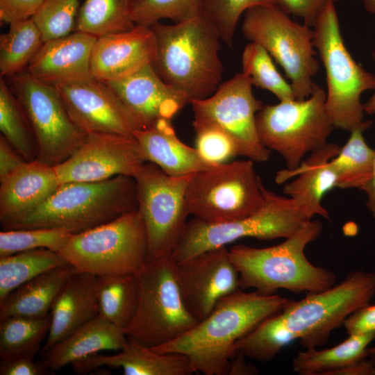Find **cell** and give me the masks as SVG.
Returning a JSON list of instances; mask_svg holds the SVG:
<instances>
[{
  "instance_id": "cell-1",
  "label": "cell",
  "mask_w": 375,
  "mask_h": 375,
  "mask_svg": "<svg viewBox=\"0 0 375 375\" xmlns=\"http://www.w3.org/2000/svg\"><path fill=\"white\" fill-rule=\"evenodd\" d=\"M375 295V272L353 271L341 282L299 301L288 299L281 310L262 320L235 344L234 351L266 362L291 342L304 349L325 344L333 330Z\"/></svg>"
},
{
  "instance_id": "cell-2",
  "label": "cell",
  "mask_w": 375,
  "mask_h": 375,
  "mask_svg": "<svg viewBox=\"0 0 375 375\" xmlns=\"http://www.w3.org/2000/svg\"><path fill=\"white\" fill-rule=\"evenodd\" d=\"M288 299L238 290L222 298L203 319L178 338L156 347L159 353L186 356L194 372L228 375L235 343L265 318L279 312Z\"/></svg>"
},
{
  "instance_id": "cell-3",
  "label": "cell",
  "mask_w": 375,
  "mask_h": 375,
  "mask_svg": "<svg viewBox=\"0 0 375 375\" xmlns=\"http://www.w3.org/2000/svg\"><path fill=\"white\" fill-rule=\"evenodd\" d=\"M156 42L152 66L169 85L188 100L207 98L221 84V40L215 28L199 13L174 24L150 26Z\"/></svg>"
},
{
  "instance_id": "cell-4",
  "label": "cell",
  "mask_w": 375,
  "mask_h": 375,
  "mask_svg": "<svg viewBox=\"0 0 375 375\" xmlns=\"http://www.w3.org/2000/svg\"><path fill=\"white\" fill-rule=\"evenodd\" d=\"M322 231V223L311 219L277 245L231 247L230 256L239 274L240 289L253 288L269 295L279 290L316 293L333 286L336 282L334 272L312 264L304 252Z\"/></svg>"
},
{
  "instance_id": "cell-5",
  "label": "cell",
  "mask_w": 375,
  "mask_h": 375,
  "mask_svg": "<svg viewBox=\"0 0 375 375\" xmlns=\"http://www.w3.org/2000/svg\"><path fill=\"white\" fill-rule=\"evenodd\" d=\"M137 208L135 178L119 175L101 181L60 184L41 205L1 228H58L74 235Z\"/></svg>"
},
{
  "instance_id": "cell-6",
  "label": "cell",
  "mask_w": 375,
  "mask_h": 375,
  "mask_svg": "<svg viewBox=\"0 0 375 375\" xmlns=\"http://www.w3.org/2000/svg\"><path fill=\"white\" fill-rule=\"evenodd\" d=\"M312 29L314 45L326 72L325 107L332 124L349 132L367 130L372 122L364 121L361 95L375 90V75L356 62L347 49L335 3L323 10Z\"/></svg>"
},
{
  "instance_id": "cell-7",
  "label": "cell",
  "mask_w": 375,
  "mask_h": 375,
  "mask_svg": "<svg viewBox=\"0 0 375 375\" xmlns=\"http://www.w3.org/2000/svg\"><path fill=\"white\" fill-rule=\"evenodd\" d=\"M78 272L97 276L137 274L147 261V237L138 208L71 236L58 253Z\"/></svg>"
},
{
  "instance_id": "cell-8",
  "label": "cell",
  "mask_w": 375,
  "mask_h": 375,
  "mask_svg": "<svg viewBox=\"0 0 375 375\" xmlns=\"http://www.w3.org/2000/svg\"><path fill=\"white\" fill-rule=\"evenodd\" d=\"M244 37L261 45L283 68L296 99L313 92V77L319 69L315 58L313 29L292 20L278 6H260L244 12Z\"/></svg>"
},
{
  "instance_id": "cell-9",
  "label": "cell",
  "mask_w": 375,
  "mask_h": 375,
  "mask_svg": "<svg viewBox=\"0 0 375 375\" xmlns=\"http://www.w3.org/2000/svg\"><path fill=\"white\" fill-rule=\"evenodd\" d=\"M136 274L139 302L126 335L156 347L178 338L199 322L185 306L176 262L171 257L148 260Z\"/></svg>"
},
{
  "instance_id": "cell-10",
  "label": "cell",
  "mask_w": 375,
  "mask_h": 375,
  "mask_svg": "<svg viewBox=\"0 0 375 375\" xmlns=\"http://www.w3.org/2000/svg\"><path fill=\"white\" fill-rule=\"evenodd\" d=\"M326 92L315 85L306 99L263 105L256 116L260 140L277 152L287 169L297 168L304 156L328 144L335 128L325 107Z\"/></svg>"
},
{
  "instance_id": "cell-11",
  "label": "cell",
  "mask_w": 375,
  "mask_h": 375,
  "mask_svg": "<svg viewBox=\"0 0 375 375\" xmlns=\"http://www.w3.org/2000/svg\"><path fill=\"white\" fill-rule=\"evenodd\" d=\"M264 195L262 207L242 218L218 224H209L196 218L188 222L172 259L178 263L244 238H287L309 221L291 198L278 195L265 187Z\"/></svg>"
},
{
  "instance_id": "cell-12",
  "label": "cell",
  "mask_w": 375,
  "mask_h": 375,
  "mask_svg": "<svg viewBox=\"0 0 375 375\" xmlns=\"http://www.w3.org/2000/svg\"><path fill=\"white\" fill-rule=\"evenodd\" d=\"M250 159L233 161L192 175L185 192L190 215L209 224L249 215L265 202L264 188Z\"/></svg>"
},
{
  "instance_id": "cell-13",
  "label": "cell",
  "mask_w": 375,
  "mask_h": 375,
  "mask_svg": "<svg viewBox=\"0 0 375 375\" xmlns=\"http://www.w3.org/2000/svg\"><path fill=\"white\" fill-rule=\"evenodd\" d=\"M7 81L31 128L38 160L56 166L83 143L86 134L71 119L55 86L43 83L26 70Z\"/></svg>"
},
{
  "instance_id": "cell-14",
  "label": "cell",
  "mask_w": 375,
  "mask_h": 375,
  "mask_svg": "<svg viewBox=\"0 0 375 375\" xmlns=\"http://www.w3.org/2000/svg\"><path fill=\"white\" fill-rule=\"evenodd\" d=\"M192 175L169 176L146 162L134 176L138 210L147 237V260L171 257L178 244L190 215L185 192Z\"/></svg>"
},
{
  "instance_id": "cell-15",
  "label": "cell",
  "mask_w": 375,
  "mask_h": 375,
  "mask_svg": "<svg viewBox=\"0 0 375 375\" xmlns=\"http://www.w3.org/2000/svg\"><path fill=\"white\" fill-rule=\"evenodd\" d=\"M252 85L249 76L238 73L210 97L190 103L194 118L209 121L225 131L234 140L239 156L262 162L269 159L270 150L258 133L256 116L263 105L253 95Z\"/></svg>"
},
{
  "instance_id": "cell-16",
  "label": "cell",
  "mask_w": 375,
  "mask_h": 375,
  "mask_svg": "<svg viewBox=\"0 0 375 375\" xmlns=\"http://www.w3.org/2000/svg\"><path fill=\"white\" fill-rule=\"evenodd\" d=\"M145 162L134 136L88 133L74 153L54 167L63 184L101 181L119 175L134 178Z\"/></svg>"
},
{
  "instance_id": "cell-17",
  "label": "cell",
  "mask_w": 375,
  "mask_h": 375,
  "mask_svg": "<svg viewBox=\"0 0 375 375\" xmlns=\"http://www.w3.org/2000/svg\"><path fill=\"white\" fill-rule=\"evenodd\" d=\"M176 272L185 306L199 321L220 299L240 289L238 272L226 246L176 263Z\"/></svg>"
},
{
  "instance_id": "cell-18",
  "label": "cell",
  "mask_w": 375,
  "mask_h": 375,
  "mask_svg": "<svg viewBox=\"0 0 375 375\" xmlns=\"http://www.w3.org/2000/svg\"><path fill=\"white\" fill-rule=\"evenodd\" d=\"M74 123L85 134L133 136L131 115L106 83L94 78L54 85Z\"/></svg>"
},
{
  "instance_id": "cell-19",
  "label": "cell",
  "mask_w": 375,
  "mask_h": 375,
  "mask_svg": "<svg viewBox=\"0 0 375 375\" xmlns=\"http://www.w3.org/2000/svg\"><path fill=\"white\" fill-rule=\"evenodd\" d=\"M120 99L138 130L170 119L188 103L187 98L167 84L148 64L122 79L106 83Z\"/></svg>"
},
{
  "instance_id": "cell-20",
  "label": "cell",
  "mask_w": 375,
  "mask_h": 375,
  "mask_svg": "<svg viewBox=\"0 0 375 375\" xmlns=\"http://www.w3.org/2000/svg\"><path fill=\"white\" fill-rule=\"evenodd\" d=\"M156 51V38L149 26L135 25L99 37L92 51L91 74L104 83L122 79L152 63Z\"/></svg>"
},
{
  "instance_id": "cell-21",
  "label": "cell",
  "mask_w": 375,
  "mask_h": 375,
  "mask_svg": "<svg viewBox=\"0 0 375 375\" xmlns=\"http://www.w3.org/2000/svg\"><path fill=\"white\" fill-rule=\"evenodd\" d=\"M340 149L337 144L328 143L310 153L297 168L280 170L276 174L275 180L278 184L294 178L284 185L283 192L309 220L315 215L329 219L322 200L326 193L336 188L337 175L331 160Z\"/></svg>"
},
{
  "instance_id": "cell-22",
  "label": "cell",
  "mask_w": 375,
  "mask_h": 375,
  "mask_svg": "<svg viewBox=\"0 0 375 375\" xmlns=\"http://www.w3.org/2000/svg\"><path fill=\"white\" fill-rule=\"evenodd\" d=\"M97 37L81 31L44 42L26 71L51 85L93 78L90 61Z\"/></svg>"
},
{
  "instance_id": "cell-23",
  "label": "cell",
  "mask_w": 375,
  "mask_h": 375,
  "mask_svg": "<svg viewBox=\"0 0 375 375\" xmlns=\"http://www.w3.org/2000/svg\"><path fill=\"white\" fill-rule=\"evenodd\" d=\"M60 185L54 166L38 159L24 161L0 180L1 224L41 205Z\"/></svg>"
},
{
  "instance_id": "cell-24",
  "label": "cell",
  "mask_w": 375,
  "mask_h": 375,
  "mask_svg": "<svg viewBox=\"0 0 375 375\" xmlns=\"http://www.w3.org/2000/svg\"><path fill=\"white\" fill-rule=\"evenodd\" d=\"M120 351L112 356L94 354L72 364L77 374H86L99 367L121 368L125 375H190L189 358L178 353H159L135 338L126 335Z\"/></svg>"
},
{
  "instance_id": "cell-25",
  "label": "cell",
  "mask_w": 375,
  "mask_h": 375,
  "mask_svg": "<svg viewBox=\"0 0 375 375\" xmlns=\"http://www.w3.org/2000/svg\"><path fill=\"white\" fill-rule=\"evenodd\" d=\"M133 136L145 162L156 165L169 176L192 175L217 166L206 160L196 148L183 143L170 119L136 130Z\"/></svg>"
},
{
  "instance_id": "cell-26",
  "label": "cell",
  "mask_w": 375,
  "mask_h": 375,
  "mask_svg": "<svg viewBox=\"0 0 375 375\" xmlns=\"http://www.w3.org/2000/svg\"><path fill=\"white\" fill-rule=\"evenodd\" d=\"M97 278L77 271L67 281L51 306L50 329L41 355L98 316Z\"/></svg>"
},
{
  "instance_id": "cell-27",
  "label": "cell",
  "mask_w": 375,
  "mask_h": 375,
  "mask_svg": "<svg viewBox=\"0 0 375 375\" xmlns=\"http://www.w3.org/2000/svg\"><path fill=\"white\" fill-rule=\"evenodd\" d=\"M126 336L98 315L50 348L39 361L51 371H57L99 351L121 350L126 342Z\"/></svg>"
},
{
  "instance_id": "cell-28",
  "label": "cell",
  "mask_w": 375,
  "mask_h": 375,
  "mask_svg": "<svg viewBox=\"0 0 375 375\" xmlns=\"http://www.w3.org/2000/svg\"><path fill=\"white\" fill-rule=\"evenodd\" d=\"M76 272L74 267L66 264L48 270L17 288L0 301V321L12 316L47 315L62 288Z\"/></svg>"
},
{
  "instance_id": "cell-29",
  "label": "cell",
  "mask_w": 375,
  "mask_h": 375,
  "mask_svg": "<svg viewBox=\"0 0 375 375\" xmlns=\"http://www.w3.org/2000/svg\"><path fill=\"white\" fill-rule=\"evenodd\" d=\"M374 339L375 332L350 334L333 347L299 351L292 360V369L300 375H340L368 357L369 345Z\"/></svg>"
},
{
  "instance_id": "cell-30",
  "label": "cell",
  "mask_w": 375,
  "mask_h": 375,
  "mask_svg": "<svg viewBox=\"0 0 375 375\" xmlns=\"http://www.w3.org/2000/svg\"><path fill=\"white\" fill-rule=\"evenodd\" d=\"M96 294L98 315L125 333L138 306L140 288L137 274L97 276Z\"/></svg>"
},
{
  "instance_id": "cell-31",
  "label": "cell",
  "mask_w": 375,
  "mask_h": 375,
  "mask_svg": "<svg viewBox=\"0 0 375 375\" xmlns=\"http://www.w3.org/2000/svg\"><path fill=\"white\" fill-rule=\"evenodd\" d=\"M134 0H84L80 6L75 31L97 38L133 28Z\"/></svg>"
},
{
  "instance_id": "cell-32",
  "label": "cell",
  "mask_w": 375,
  "mask_h": 375,
  "mask_svg": "<svg viewBox=\"0 0 375 375\" xmlns=\"http://www.w3.org/2000/svg\"><path fill=\"white\" fill-rule=\"evenodd\" d=\"M364 128L350 132L346 144L331 160L337 175L336 188H362L372 178L375 161V150L366 142Z\"/></svg>"
},
{
  "instance_id": "cell-33",
  "label": "cell",
  "mask_w": 375,
  "mask_h": 375,
  "mask_svg": "<svg viewBox=\"0 0 375 375\" xmlns=\"http://www.w3.org/2000/svg\"><path fill=\"white\" fill-rule=\"evenodd\" d=\"M51 313L41 317L12 316L0 321V358L28 356L34 359L47 337Z\"/></svg>"
},
{
  "instance_id": "cell-34",
  "label": "cell",
  "mask_w": 375,
  "mask_h": 375,
  "mask_svg": "<svg viewBox=\"0 0 375 375\" xmlns=\"http://www.w3.org/2000/svg\"><path fill=\"white\" fill-rule=\"evenodd\" d=\"M44 40L32 19L9 24L0 36V74L11 77L26 70Z\"/></svg>"
},
{
  "instance_id": "cell-35",
  "label": "cell",
  "mask_w": 375,
  "mask_h": 375,
  "mask_svg": "<svg viewBox=\"0 0 375 375\" xmlns=\"http://www.w3.org/2000/svg\"><path fill=\"white\" fill-rule=\"evenodd\" d=\"M67 264L58 253L38 249L0 257V301L10 292L51 269Z\"/></svg>"
},
{
  "instance_id": "cell-36",
  "label": "cell",
  "mask_w": 375,
  "mask_h": 375,
  "mask_svg": "<svg viewBox=\"0 0 375 375\" xmlns=\"http://www.w3.org/2000/svg\"><path fill=\"white\" fill-rule=\"evenodd\" d=\"M1 135L26 161L37 158L34 137L26 117L7 81L0 79Z\"/></svg>"
},
{
  "instance_id": "cell-37",
  "label": "cell",
  "mask_w": 375,
  "mask_h": 375,
  "mask_svg": "<svg viewBox=\"0 0 375 375\" xmlns=\"http://www.w3.org/2000/svg\"><path fill=\"white\" fill-rule=\"evenodd\" d=\"M242 71L252 85L267 90L280 101L296 99L293 89L277 70L272 56L260 44L249 42L242 54Z\"/></svg>"
},
{
  "instance_id": "cell-38",
  "label": "cell",
  "mask_w": 375,
  "mask_h": 375,
  "mask_svg": "<svg viewBox=\"0 0 375 375\" xmlns=\"http://www.w3.org/2000/svg\"><path fill=\"white\" fill-rule=\"evenodd\" d=\"M73 234L63 228H31L2 229L0 257L38 249L59 253Z\"/></svg>"
},
{
  "instance_id": "cell-39",
  "label": "cell",
  "mask_w": 375,
  "mask_h": 375,
  "mask_svg": "<svg viewBox=\"0 0 375 375\" xmlns=\"http://www.w3.org/2000/svg\"><path fill=\"white\" fill-rule=\"evenodd\" d=\"M277 5V0H201L199 14L215 28L230 48L241 15L260 6Z\"/></svg>"
},
{
  "instance_id": "cell-40",
  "label": "cell",
  "mask_w": 375,
  "mask_h": 375,
  "mask_svg": "<svg viewBox=\"0 0 375 375\" xmlns=\"http://www.w3.org/2000/svg\"><path fill=\"white\" fill-rule=\"evenodd\" d=\"M200 1L134 0L133 20L135 25L149 27L163 19L185 22L199 15Z\"/></svg>"
},
{
  "instance_id": "cell-41",
  "label": "cell",
  "mask_w": 375,
  "mask_h": 375,
  "mask_svg": "<svg viewBox=\"0 0 375 375\" xmlns=\"http://www.w3.org/2000/svg\"><path fill=\"white\" fill-rule=\"evenodd\" d=\"M79 8V0H45L32 18L44 42L74 32Z\"/></svg>"
},
{
  "instance_id": "cell-42",
  "label": "cell",
  "mask_w": 375,
  "mask_h": 375,
  "mask_svg": "<svg viewBox=\"0 0 375 375\" xmlns=\"http://www.w3.org/2000/svg\"><path fill=\"white\" fill-rule=\"evenodd\" d=\"M193 127L196 133L195 148L208 162L218 165L239 156L234 140L217 125L194 118Z\"/></svg>"
},
{
  "instance_id": "cell-43",
  "label": "cell",
  "mask_w": 375,
  "mask_h": 375,
  "mask_svg": "<svg viewBox=\"0 0 375 375\" xmlns=\"http://www.w3.org/2000/svg\"><path fill=\"white\" fill-rule=\"evenodd\" d=\"M340 0H277L278 6L287 14L302 19L313 27L317 17L330 3Z\"/></svg>"
},
{
  "instance_id": "cell-44",
  "label": "cell",
  "mask_w": 375,
  "mask_h": 375,
  "mask_svg": "<svg viewBox=\"0 0 375 375\" xmlns=\"http://www.w3.org/2000/svg\"><path fill=\"white\" fill-rule=\"evenodd\" d=\"M45 0H0V20L8 24L32 19Z\"/></svg>"
},
{
  "instance_id": "cell-45",
  "label": "cell",
  "mask_w": 375,
  "mask_h": 375,
  "mask_svg": "<svg viewBox=\"0 0 375 375\" xmlns=\"http://www.w3.org/2000/svg\"><path fill=\"white\" fill-rule=\"evenodd\" d=\"M52 371L40 361L35 362L28 356L1 359L0 375H48Z\"/></svg>"
},
{
  "instance_id": "cell-46",
  "label": "cell",
  "mask_w": 375,
  "mask_h": 375,
  "mask_svg": "<svg viewBox=\"0 0 375 375\" xmlns=\"http://www.w3.org/2000/svg\"><path fill=\"white\" fill-rule=\"evenodd\" d=\"M347 333L375 332V305H367L352 314L344 322Z\"/></svg>"
},
{
  "instance_id": "cell-47",
  "label": "cell",
  "mask_w": 375,
  "mask_h": 375,
  "mask_svg": "<svg viewBox=\"0 0 375 375\" xmlns=\"http://www.w3.org/2000/svg\"><path fill=\"white\" fill-rule=\"evenodd\" d=\"M24 159L9 144L5 138L0 136V180L19 167Z\"/></svg>"
},
{
  "instance_id": "cell-48",
  "label": "cell",
  "mask_w": 375,
  "mask_h": 375,
  "mask_svg": "<svg viewBox=\"0 0 375 375\" xmlns=\"http://www.w3.org/2000/svg\"><path fill=\"white\" fill-rule=\"evenodd\" d=\"M244 356L235 353L229 362L228 375L254 374L258 370L254 366L247 364L244 361Z\"/></svg>"
},
{
  "instance_id": "cell-49",
  "label": "cell",
  "mask_w": 375,
  "mask_h": 375,
  "mask_svg": "<svg viewBox=\"0 0 375 375\" xmlns=\"http://www.w3.org/2000/svg\"><path fill=\"white\" fill-rule=\"evenodd\" d=\"M367 195L366 206L375 219V161L372 178L362 190Z\"/></svg>"
},
{
  "instance_id": "cell-50",
  "label": "cell",
  "mask_w": 375,
  "mask_h": 375,
  "mask_svg": "<svg viewBox=\"0 0 375 375\" xmlns=\"http://www.w3.org/2000/svg\"><path fill=\"white\" fill-rule=\"evenodd\" d=\"M372 58L375 62V52L372 53ZM365 112L369 115L375 114V92L369 99L364 104Z\"/></svg>"
},
{
  "instance_id": "cell-51",
  "label": "cell",
  "mask_w": 375,
  "mask_h": 375,
  "mask_svg": "<svg viewBox=\"0 0 375 375\" xmlns=\"http://www.w3.org/2000/svg\"><path fill=\"white\" fill-rule=\"evenodd\" d=\"M364 8L369 13L375 15V0H360Z\"/></svg>"
},
{
  "instance_id": "cell-52",
  "label": "cell",
  "mask_w": 375,
  "mask_h": 375,
  "mask_svg": "<svg viewBox=\"0 0 375 375\" xmlns=\"http://www.w3.org/2000/svg\"><path fill=\"white\" fill-rule=\"evenodd\" d=\"M368 358L375 366V346L373 347H369L368 349Z\"/></svg>"
}]
</instances>
